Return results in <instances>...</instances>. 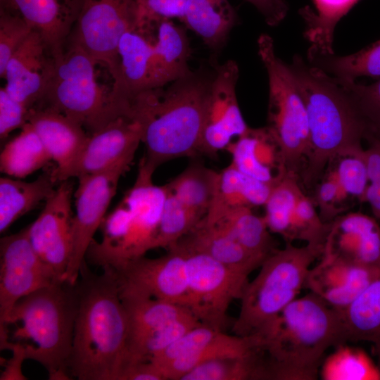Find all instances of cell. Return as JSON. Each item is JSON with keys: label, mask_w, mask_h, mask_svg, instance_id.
Here are the masks:
<instances>
[{"label": "cell", "mask_w": 380, "mask_h": 380, "mask_svg": "<svg viewBox=\"0 0 380 380\" xmlns=\"http://www.w3.org/2000/svg\"><path fill=\"white\" fill-rule=\"evenodd\" d=\"M97 274L87 260L75 283L77 298L70 377L79 380H120L125 367L128 317L115 271Z\"/></svg>", "instance_id": "1"}, {"label": "cell", "mask_w": 380, "mask_h": 380, "mask_svg": "<svg viewBox=\"0 0 380 380\" xmlns=\"http://www.w3.org/2000/svg\"><path fill=\"white\" fill-rule=\"evenodd\" d=\"M258 337L260 380H315L326 352L346 343L340 312L311 292L292 301Z\"/></svg>", "instance_id": "2"}, {"label": "cell", "mask_w": 380, "mask_h": 380, "mask_svg": "<svg viewBox=\"0 0 380 380\" xmlns=\"http://www.w3.org/2000/svg\"><path fill=\"white\" fill-rule=\"evenodd\" d=\"M289 66L308 114L310 146L299 178L310 188L337 157L363 153L366 128L348 91L335 77L298 54Z\"/></svg>", "instance_id": "3"}, {"label": "cell", "mask_w": 380, "mask_h": 380, "mask_svg": "<svg viewBox=\"0 0 380 380\" xmlns=\"http://www.w3.org/2000/svg\"><path fill=\"white\" fill-rule=\"evenodd\" d=\"M212 77L191 72L140 94L132 102V115L144 128L146 151L140 160L147 168L155 172L164 163L198 154Z\"/></svg>", "instance_id": "4"}, {"label": "cell", "mask_w": 380, "mask_h": 380, "mask_svg": "<svg viewBox=\"0 0 380 380\" xmlns=\"http://www.w3.org/2000/svg\"><path fill=\"white\" fill-rule=\"evenodd\" d=\"M77 298L74 285L56 281L20 298L0 327L1 349L19 345L26 359L40 363L51 380L70 379L68 371Z\"/></svg>", "instance_id": "5"}, {"label": "cell", "mask_w": 380, "mask_h": 380, "mask_svg": "<svg viewBox=\"0 0 380 380\" xmlns=\"http://www.w3.org/2000/svg\"><path fill=\"white\" fill-rule=\"evenodd\" d=\"M153 172L140 160L134 185L104 217L102 239L92 241L86 260L115 268L152 249L165 197V185L153 182Z\"/></svg>", "instance_id": "6"}, {"label": "cell", "mask_w": 380, "mask_h": 380, "mask_svg": "<svg viewBox=\"0 0 380 380\" xmlns=\"http://www.w3.org/2000/svg\"><path fill=\"white\" fill-rule=\"evenodd\" d=\"M322 248L286 243L274 250L260 266L257 276L246 284L240 298L239 315L232 327L240 336H262L279 313L305 288L313 262Z\"/></svg>", "instance_id": "7"}, {"label": "cell", "mask_w": 380, "mask_h": 380, "mask_svg": "<svg viewBox=\"0 0 380 380\" xmlns=\"http://www.w3.org/2000/svg\"><path fill=\"white\" fill-rule=\"evenodd\" d=\"M54 56L51 77L36 106L63 113L80 123L89 134L118 117H130L115 99L112 88L99 84L97 64L80 46L70 39L65 49L64 44L54 47Z\"/></svg>", "instance_id": "8"}, {"label": "cell", "mask_w": 380, "mask_h": 380, "mask_svg": "<svg viewBox=\"0 0 380 380\" xmlns=\"http://www.w3.org/2000/svg\"><path fill=\"white\" fill-rule=\"evenodd\" d=\"M258 55L268 77L267 128L287 172L299 177L310 146L305 103L289 65L276 54L270 36L258 39Z\"/></svg>", "instance_id": "9"}, {"label": "cell", "mask_w": 380, "mask_h": 380, "mask_svg": "<svg viewBox=\"0 0 380 380\" xmlns=\"http://www.w3.org/2000/svg\"><path fill=\"white\" fill-rule=\"evenodd\" d=\"M174 245L184 253L188 275L186 308L202 324L222 331L232 301L240 299L248 276L208 255ZM173 246V245H172Z\"/></svg>", "instance_id": "10"}, {"label": "cell", "mask_w": 380, "mask_h": 380, "mask_svg": "<svg viewBox=\"0 0 380 380\" xmlns=\"http://www.w3.org/2000/svg\"><path fill=\"white\" fill-rule=\"evenodd\" d=\"M131 163H122L78 179L79 185L75 193L71 257L64 277V281L70 284L77 282L93 237L106 217L120 177L129 169Z\"/></svg>", "instance_id": "11"}, {"label": "cell", "mask_w": 380, "mask_h": 380, "mask_svg": "<svg viewBox=\"0 0 380 380\" xmlns=\"http://www.w3.org/2000/svg\"><path fill=\"white\" fill-rule=\"evenodd\" d=\"M136 22L133 0H84L70 39L110 72L122 36Z\"/></svg>", "instance_id": "12"}, {"label": "cell", "mask_w": 380, "mask_h": 380, "mask_svg": "<svg viewBox=\"0 0 380 380\" xmlns=\"http://www.w3.org/2000/svg\"><path fill=\"white\" fill-rule=\"evenodd\" d=\"M168 251L167 254L159 258L143 255L111 267L116 274L120 295L151 297L186 308V255L175 245Z\"/></svg>", "instance_id": "13"}, {"label": "cell", "mask_w": 380, "mask_h": 380, "mask_svg": "<svg viewBox=\"0 0 380 380\" xmlns=\"http://www.w3.org/2000/svg\"><path fill=\"white\" fill-rule=\"evenodd\" d=\"M239 73V67L232 60L215 68L205 104L198 154L216 156L234 138L249 129L236 97Z\"/></svg>", "instance_id": "14"}, {"label": "cell", "mask_w": 380, "mask_h": 380, "mask_svg": "<svg viewBox=\"0 0 380 380\" xmlns=\"http://www.w3.org/2000/svg\"><path fill=\"white\" fill-rule=\"evenodd\" d=\"M58 280L34 250L28 227L0 240V327L23 297Z\"/></svg>", "instance_id": "15"}, {"label": "cell", "mask_w": 380, "mask_h": 380, "mask_svg": "<svg viewBox=\"0 0 380 380\" xmlns=\"http://www.w3.org/2000/svg\"><path fill=\"white\" fill-rule=\"evenodd\" d=\"M72 192L68 180L60 182L38 217L27 226L37 253L61 281H64L72 252Z\"/></svg>", "instance_id": "16"}, {"label": "cell", "mask_w": 380, "mask_h": 380, "mask_svg": "<svg viewBox=\"0 0 380 380\" xmlns=\"http://www.w3.org/2000/svg\"><path fill=\"white\" fill-rule=\"evenodd\" d=\"M143 136V126L134 118L120 116L110 121L89 134L65 181L99 173L122 163H132Z\"/></svg>", "instance_id": "17"}, {"label": "cell", "mask_w": 380, "mask_h": 380, "mask_svg": "<svg viewBox=\"0 0 380 380\" xmlns=\"http://www.w3.org/2000/svg\"><path fill=\"white\" fill-rule=\"evenodd\" d=\"M55 64L54 47L37 30L10 58L2 78L6 91L29 110L42 100Z\"/></svg>", "instance_id": "18"}, {"label": "cell", "mask_w": 380, "mask_h": 380, "mask_svg": "<svg viewBox=\"0 0 380 380\" xmlns=\"http://www.w3.org/2000/svg\"><path fill=\"white\" fill-rule=\"evenodd\" d=\"M110 73L115 99L131 112L134 99L153 89V45L149 26L134 27L122 36Z\"/></svg>", "instance_id": "19"}, {"label": "cell", "mask_w": 380, "mask_h": 380, "mask_svg": "<svg viewBox=\"0 0 380 380\" xmlns=\"http://www.w3.org/2000/svg\"><path fill=\"white\" fill-rule=\"evenodd\" d=\"M321 257L380 268V224L360 212L344 213L329 222Z\"/></svg>", "instance_id": "20"}, {"label": "cell", "mask_w": 380, "mask_h": 380, "mask_svg": "<svg viewBox=\"0 0 380 380\" xmlns=\"http://www.w3.org/2000/svg\"><path fill=\"white\" fill-rule=\"evenodd\" d=\"M380 274V268L320 257L310 269L305 287L341 311L354 301Z\"/></svg>", "instance_id": "21"}, {"label": "cell", "mask_w": 380, "mask_h": 380, "mask_svg": "<svg viewBox=\"0 0 380 380\" xmlns=\"http://www.w3.org/2000/svg\"><path fill=\"white\" fill-rule=\"evenodd\" d=\"M27 122L33 127L56 167L51 171L56 182L65 181V175L82 149L89 134L78 122L44 106H36L28 111Z\"/></svg>", "instance_id": "22"}, {"label": "cell", "mask_w": 380, "mask_h": 380, "mask_svg": "<svg viewBox=\"0 0 380 380\" xmlns=\"http://www.w3.org/2000/svg\"><path fill=\"white\" fill-rule=\"evenodd\" d=\"M84 0H0V8L23 18L53 47L70 35Z\"/></svg>", "instance_id": "23"}, {"label": "cell", "mask_w": 380, "mask_h": 380, "mask_svg": "<svg viewBox=\"0 0 380 380\" xmlns=\"http://www.w3.org/2000/svg\"><path fill=\"white\" fill-rule=\"evenodd\" d=\"M232 163L246 175L273 186L287 172L266 127L251 128L226 148Z\"/></svg>", "instance_id": "24"}, {"label": "cell", "mask_w": 380, "mask_h": 380, "mask_svg": "<svg viewBox=\"0 0 380 380\" xmlns=\"http://www.w3.org/2000/svg\"><path fill=\"white\" fill-rule=\"evenodd\" d=\"M147 25L152 37L153 89L190 74V45L184 28L173 20H156Z\"/></svg>", "instance_id": "25"}, {"label": "cell", "mask_w": 380, "mask_h": 380, "mask_svg": "<svg viewBox=\"0 0 380 380\" xmlns=\"http://www.w3.org/2000/svg\"><path fill=\"white\" fill-rule=\"evenodd\" d=\"M177 243L205 253L223 265L249 276L262 261L215 225L202 221Z\"/></svg>", "instance_id": "26"}, {"label": "cell", "mask_w": 380, "mask_h": 380, "mask_svg": "<svg viewBox=\"0 0 380 380\" xmlns=\"http://www.w3.org/2000/svg\"><path fill=\"white\" fill-rule=\"evenodd\" d=\"M120 297L128 317L127 357L141 341L164 325L193 315L186 308L168 301L145 296Z\"/></svg>", "instance_id": "27"}, {"label": "cell", "mask_w": 380, "mask_h": 380, "mask_svg": "<svg viewBox=\"0 0 380 380\" xmlns=\"http://www.w3.org/2000/svg\"><path fill=\"white\" fill-rule=\"evenodd\" d=\"M237 20L228 0H186L182 22L210 49L223 47Z\"/></svg>", "instance_id": "28"}, {"label": "cell", "mask_w": 380, "mask_h": 380, "mask_svg": "<svg viewBox=\"0 0 380 380\" xmlns=\"http://www.w3.org/2000/svg\"><path fill=\"white\" fill-rule=\"evenodd\" d=\"M272 187L231 163L220 172L217 194L203 222L210 224L231 208L264 206Z\"/></svg>", "instance_id": "29"}, {"label": "cell", "mask_w": 380, "mask_h": 380, "mask_svg": "<svg viewBox=\"0 0 380 380\" xmlns=\"http://www.w3.org/2000/svg\"><path fill=\"white\" fill-rule=\"evenodd\" d=\"M52 172L25 182L11 177L0 178V232L4 233L23 215L46 201L56 191Z\"/></svg>", "instance_id": "30"}, {"label": "cell", "mask_w": 380, "mask_h": 380, "mask_svg": "<svg viewBox=\"0 0 380 380\" xmlns=\"http://www.w3.org/2000/svg\"><path fill=\"white\" fill-rule=\"evenodd\" d=\"M206 224L218 227L262 262L276 249L264 217L255 215L251 208H229Z\"/></svg>", "instance_id": "31"}, {"label": "cell", "mask_w": 380, "mask_h": 380, "mask_svg": "<svg viewBox=\"0 0 380 380\" xmlns=\"http://www.w3.org/2000/svg\"><path fill=\"white\" fill-rule=\"evenodd\" d=\"M339 312L346 343H380V274L354 301Z\"/></svg>", "instance_id": "32"}, {"label": "cell", "mask_w": 380, "mask_h": 380, "mask_svg": "<svg viewBox=\"0 0 380 380\" xmlns=\"http://www.w3.org/2000/svg\"><path fill=\"white\" fill-rule=\"evenodd\" d=\"M258 342V338L255 336H240L222 332L216 339L198 350L156 368L163 380H180L186 373L205 362L250 355Z\"/></svg>", "instance_id": "33"}, {"label": "cell", "mask_w": 380, "mask_h": 380, "mask_svg": "<svg viewBox=\"0 0 380 380\" xmlns=\"http://www.w3.org/2000/svg\"><path fill=\"white\" fill-rule=\"evenodd\" d=\"M52 160L39 135L26 122L20 132L7 142L0 154L1 172L8 177L23 179Z\"/></svg>", "instance_id": "34"}, {"label": "cell", "mask_w": 380, "mask_h": 380, "mask_svg": "<svg viewBox=\"0 0 380 380\" xmlns=\"http://www.w3.org/2000/svg\"><path fill=\"white\" fill-rule=\"evenodd\" d=\"M307 58L310 65L341 80L355 81L362 76L380 77V40L343 56L308 49Z\"/></svg>", "instance_id": "35"}, {"label": "cell", "mask_w": 380, "mask_h": 380, "mask_svg": "<svg viewBox=\"0 0 380 380\" xmlns=\"http://www.w3.org/2000/svg\"><path fill=\"white\" fill-rule=\"evenodd\" d=\"M220 172L193 164L165 184L186 206L203 218L217 194Z\"/></svg>", "instance_id": "36"}, {"label": "cell", "mask_w": 380, "mask_h": 380, "mask_svg": "<svg viewBox=\"0 0 380 380\" xmlns=\"http://www.w3.org/2000/svg\"><path fill=\"white\" fill-rule=\"evenodd\" d=\"M359 0H314L316 11L305 7L300 13L306 23L305 37L309 49L319 53H334L333 39L336 25Z\"/></svg>", "instance_id": "37"}, {"label": "cell", "mask_w": 380, "mask_h": 380, "mask_svg": "<svg viewBox=\"0 0 380 380\" xmlns=\"http://www.w3.org/2000/svg\"><path fill=\"white\" fill-rule=\"evenodd\" d=\"M298 175L286 172L271 189L264 219L271 233L289 242L296 208L304 193Z\"/></svg>", "instance_id": "38"}, {"label": "cell", "mask_w": 380, "mask_h": 380, "mask_svg": "<svg viewBox=\"0 0 380 380\" xmlns=\"http://www.w3.org/2000/svg\"><path fill=\"white\" fill-rule=\"evenodd\" d=\"M319 376L323 380H380V372L362 348L346 343L324 357Z\"/></svg>", "instance_id": "39"}, {"label": "cell", "mask_w": 380, "mask_h": 380, "mask_svg": "<svg viewBox=\"0 0 380 380\" xmlns=\"http://www.w3.org/2000/svg\"><path fill=\"white\" fill-rule=\"evenodd\" d=\"M159 224L152 249L169 248L193 230L203 219L186 206L165 186Z\"/></svg>", "instance_id": "40"}, {"label": "cell", "mask_w": 380, "mask_h": 380, "mask_svg": "<svg viewBox=\"0 0 380 380\" xmlns=\"http://www.w3.org/2000/svg\"><path fill=\"white\" fill-rule=\"evenodd\" d=\"M180 380H258L255 352L243 357L205 362L186 373Z\"/></svg>", "instance_id": "41"}, {"label": "cell", "mask_w": 380, "mask_h": 380, "mask_svg": "<svg viewBox=\"0 0 380 380\" xmlns=\"http://www.w3.org/2000/svg\"><path fill=\"white\" fill-rule=\"evenodd\" d=\"M346 88L366 128L365 140L380 141V80L369 84L336 77Z\"/></svg>", "instance_id": "42"}, {"label": "cell", "mask_w": 380, "mask_h": 380, "mask_svg": "<svg viewBox=\"0 0 380 380\" xmlns=\"http://www.w3.org/2000/svg\"><path fill=\"white\" fill-rule=\"evenodd\" d=\"M364 151L360 154L337 157L332 161L334 166L331 168L346 197L355 198L362 202H365L369 184Z\"/></svg>", "instance_id": "43"}, {"label": "cell", "mask_w": 380, "mask_h": 380, "mask_svg": "<svg viewBox=\"0 0 380 380\" xmlns=\"http://www.w3.org/2000/svg\"><path fill=\"white\" fill-rule=\"evenodd\" d=\"M222 333V330L201 324L186 332L163 350L154 355L148 361L156 367H159L198 350L216 339Z\"/></svg>", "instance_id": "44"}, {"label": "cell", "mask_w": 380, "mask_h": 380, "mask_svg": "<svg viewBox=\"0 0 380 380\" xmlns=\"http://www.w3.org/2000/svg\"><path fill=\"white\" fill-rule=\"evenodd\" d=\"M23 18L0 8V75L15 51L33 31Z\"/></svg>", "instance_id": "45"}, {"label": "cell", "mask_w": 380, "mask_h": 380, "mask_svg": "<svg viewBox=\"0 0 380 380\" xmlns=\"http://www.w3.org/2000/svg\"><path fill=\"white\" fill-rule=\"evenodd\" d=\"M316 185L315 198V206L324 222H329L344 213L343 201L347 198L342 192L331 168H329Z\"/></svg>", "instance_id": "46"}, {"label": "cell", "mask_w": 380, "mask_h": 380, "mask_svg": "<svg viewBox=\"0 0 380 380\" xmlns=\"http://www.w3.org/2000/svg\"><path fill=\"white\" fill-rule=\"evenodd\" d=\"M137 11L135 26L160 20H182L186 0H133Z\"/></svg>", "instance_id": "47"}, {"label": "cell", "mask_w": 380, "mask_h": 380, "mask_svg": "<svg viewBox=\"0 0 380 380\" xmlns=\"http://www.w3.org/2000/svg\"><path fill=\"white\" fill-rule=\"evenodd\" d=\"M364 158L369 179L365 202L369 203L374 217L380 220V141L368 142Z\"/></svg>", "instance_id": "48"}, {"label": "cell", "mask_w": 380, "mask_h": 380, "mask_svg": "<svg viewBox=\"0 0 380 380\" xmlns=\"http://www.w3.org/2000/svg\"><path fill=\"white\" fill-rule=\"evenodd\" d=\"M29 109L13 98L5 89H0V139L4 141L8 134L27 122Z\"/></svg>", "instance_id": "49"}, {"label": "cell", "mask_w": 380, "mask_h": 380, "mask_svg": "<svg viewBox=\"0 0 380 380\" xmlns=\"http://www.w3.org/2000/svg\"><path fill=\"white\" fill-rule=\"evenodd\" d=\"M253 4L267 25L276 26L286 17L289 6L284 0H246Z\"/></svg>", "instance_id": "50"}, {"label": "cell", "mask_w": 380, "mask_h": 380, "mask_svg": "<svg viewBox=\"0 0 380 380\" xmlns=\"http://www.w3.org/2000/svg\"><path fill=\"white\" fill-rule=\"evenodd\" d=\"M12 352L11 358L6 361L4 369L0 376L1 380H25L27 378L22 373V364L27 360L24 350L18 344L9 343L4 350Z\"/></svg>", "instance_id": "51"}, {"label": "cell", "mask_w": 380, "mask_h": 380, "mask_svg": "<svg viewBox=\"0 0 380 380\" xmlns=\"http://www.w3.org/2000/svg\"><path fill=\"white\" fill-rule=\"evenodd\" d=\"M120 380H163V378L151 362L146 361L128 366Z\"/></svg>", "instance_id": "52"}, {"label": "cell", "mask_w": 380, "mask_h": 380, "mask_svg": "<svg viewBox=\"0 0 380 380\" xmlns=\"http://www.w3.org/2000/svg\"><path fill=\"white\" fill-rule=\"evenodd\" d=\"M374 353L376 356V365L380 372V343L373 345Z\"/></svg>", "instance_id": "53"}]
</instances>
